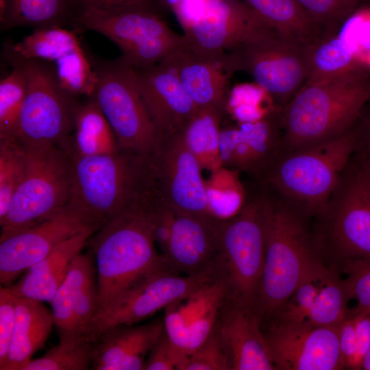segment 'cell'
I'll list each match as a JSON object with an SVG mask.
<instances>
[{"instance_id": "cell-20", "label": "cell", "mask_w": 370, "mask_h": 370, "mask_svg": "<svg viewBox=\"0 0 370 370\" xmlns=\"http://www.w3.org/2000/svg\"><path fill=\"white\" fill-rule=\"evenodd\" d=\"M60 341L88 339L98 306L94 258L80 252L72 261L50 303Z\"/></svg>"}, {"instance_id": "cell-35", "label": "cell", "mask_w": 370, "mask_h": 370, "mask_svg": "<svg viewBox=\"0 0 370 370\" xmlns=\"http://www.w3.org/2000/svg\"><path fill=\"white\" fill-rule=\"evenodd\" d=\"M93 342L88 340L61 341L42 356L32 359L24 370L91 369Z\"/></svg>"}, {"instance_id": "cell-40", "label": "cell", "mask_w": 370, "mask_h": 370, "mask_svg": "<svg viewBox=\"0 0 370 370\" xmlns=\"http://www.w3.org/2000/svg\"><path fill=\"white\" fill-rule=\"evenodd\" d=\"M338 269L347 275L345 280L351 298L358 301L356 306L370 309V259L347 260Z\"/></svg>"}, {"instance_id": "cell-47", "label": "cell", "mask_w": 370, "mask_h": 370, "mask_svg": "<svg viewBox=\"0 0 370 370\" xmlns=\"http://www.w3.org/2000/svg\"><path fill=\"white\" fill-rule=\"evenodd\" d=\"M362 369L370 370V349L365 357Z\"/></svg>"}, {"instance_id": "cell-42", "label": "cell", "mask_w": 370, "mask_h": 370, "mask_svg": "<svg viewBox=\"0 0 370 370\" xmlns=\"http://www.w3.org/2000/svg\"><path fill=\"white\" fill-rule=\"evenodd\" d=\"M188 356L169 338L164 331L151 349L145 370H183Z\"/></svg>"}, {"instance_id": "cell-21", "label": "cell", "mask_w": 370, "mask_h": 370, "mask_svg": "<svg viewBox=\"0 0 370 370\" xmlns=\"http://www.w3.org/2000/svg\"><path fill=\"white\" fill-rule=\"evenodd\" d=\"M227 297L222 281L215 277L208 280L163 310L166 334L190 354L214 331Z\"/></svg>"}, {"instance_id": "cell-19", "label": "cell", "mask_w": 370, "mask_h": 370, "mask_svg": "<svg viewBox=\"0 0 370 370\" xmlns=\"http://www.w3.org/2000/svg\"><path fill=\"white\" fill-rule=\"evenodd\" d=\"M351 299L340 271L320 261L307 273L276 314L285 319L335 326L349 314Z\"/></svg>"}, {"instance_id": "cell-5", "label": "cell", "mask_w": 370, "mask_h": 370, "mask_svg": "<svg viewBox=\"0 0 370 370\" xmlns=\"http://www.w3.org/2000/svg\"><path fill=\"white\" fill-rule=\"evenodd\" d=\"M67 152L71 167L69 204L98 229L154 187L149 160L119 147L97 156Z\"/></svg>"}, {"instance_id": "cell-27", "label": "cell", "mask_w": 370, "mask_h": 370, "mask_svg": "<svg viewBox=\"0 0 370 370\" xmlns=\"http://www.w3.org/2000/svg\"><path fill=\"white\" fill-rule=\"evenodd\" d=\"M96 231L87 229L63 241L6 287L16 297L50 303L72 261Z\"/></svg>"}, {"instance_id": "cell-39", "label": "cell", "mask_w": 370, "mask_h": 370, "mask_svg": "<svg viewBox=\"0 0 370 370\" xmlns=\"http://www.w3.org/2000/svg\"><path fill=\"white\" fill-rule=\"evenodd\" d=\"M267 96L257 84L237 86L230 90L226 110L230 108L233 116L240 123L255 121L277 110L274 108L262 106L264 97Z\"/></svg>"}, {"instance_id": "cell-36", "label": "cell", "mask_w": 370, "mask_h": 370, "mask_svg": "<svg viewBox=\"0 0 370 370\" xmlns=\"http://www.w3.org/2000/svg\"><path fill=\"white\" fill-rule=\"evenodd\" d=\"M10 64L12 71L0 82V138L14 136L27 91L23 68Z\"/></svg>"}, {"instance_id": "cell-24", "label": "cell", "mask_w": 370, "mask_h": 370, "mask_svg": "<svg viewBox=\"0 0 370 370\" xmlns=\"http://www.w3.org/2000/svg\"><path fill=\"white\" fill-rule=\"evenodd\" d=\"M215 330L230 370H275L254 308L227 297Z\"/></svg>"}, {"instance_id": "cell-9", "label": "cell", "mask_w": 370, "mask_h": 370, "mask_svg": "<svg viewBox=\"0 0 370 370\" xmlns=\"http://www.w3.org/2000/svg\"><path fill=\"white\" fill-rule=\"evenodd\" d=\"M23 145L27 153V169L0 223L1 236L47 219L70 201L71 167L69 153L61 145Z\"/></svg>"}, {"instance_id": "cell-4", "label": "cell", "mask_w": 370, "mask_h": 370, "mask_svg": "<svg viewBox=\"0 0 370 370\" xmlns=\"http://www.w3.org/2000/svg\"><path fill=\"white\" fill-rule=\"evenodd\" d=\"M360 129L299 150L280 154L263 184L311 222L324 211L354 154Z\"/></svg>"}, {"instance_id": "cell-46", "label": "cell", "mask_w": 370, "mask_h": 370, "mask_svg": "<svg viewBox=\"0 0 370 370\" xmlns=\"http://www.w3.org/2000/svg\"><path fill=\"white\" fill-rule=\"evenodd\" d=\"M182 0H156L157 7L166 10H173L180 3Z\"/></svg>"}, {"instance_id": "cell-26", "label": "cell", "mask_w": 370, "mask_h": 370, "mask_svg": "<svg viewBox=\"0 0 370 370\" xmlns=\"http://www.w3.org/2000/svg\"><path fill=\"white\" fill-rule=\"evenodd\" d=\"M164 332L162 318L108 328L93 341L91 369L145 370L147 357Z\"/></svg>"}, {"instance_id": "cell-30", "label": "cell", "mask_w": 370, "mask_h": 370, "mask_svg": "<svg viewBox=\"0 0 370 370\" xmlns=\"http://www.w3.org/2000/svg\"><path fill=\"white\" fill-rule=\"evenodd\" d=\"M74 134L62 146L78 156H97L119 148L114 132L95 99L79 103L75 115Z\"/></svg>"}, {"instance_id": "cell-41", "label": "cell", "mask_w": 370, "mask_h": 370, "mask_svg": "<svg viewBox=\"0 0 370 370\" xmlns=\"http://www.w3.org/2000/svg\"><path fill=\"white\" fill-rule=\"evenodd\" d=\"M183 370H230L215 328L199 347L188 354Z\"/></svg>"}, {"instance_id": "cell-12", "label": "cell", "mask_w": 370, "mask_h": 370, "mask_svg": "<svg viewBox=\"0 0 370 370\" xmlns=\"http://www.w3.org/2000/svg\"><path fill=\"white\" fill-rule=\"evenodd\" d=\"M310 48L273 34L227 53L235 71L248 73L281 112L308 79Z\"/></svg>"}, {"instance_id": "cell-25", "label": "cell", "mask_w": 370, "mask_h": 370, "mask_svg": "<svg viewBox=\"0 0 370 370\" xmlns=\"http://www.w3.org/2000/svg\"><path fill=\"white\" fill-rule=\"evenodd\" d=\"M217 221L212 217L174 212L171 233L163 256L180 274H213L217 255Z\"/></svg>"}, {"instance_id": "cell-43", "label": "cell", "mask_w": 370, "mask_h": 370, "mask_svg": "<svg viewBox=\"0 0 370 370\" xmlns=\"http://www.w3.org/2000/svg\"><path fill=\"white\" fill-rule=\"evenodd\" d=\"M16 297L6 286L0 287V369L4 370L14 332Z\"/></svg>"}, {"instance_id": "cell-14", "label": "cell", "mask_w": 370, "mask_h": 370, "mask_svg": "<svg viewBox=\"0 0 370 370\" xmlns=\"http://www.w3.org/2000/svg\"><path fill=\"white\" fill-rule=\"evenodd\" d=\"M149 164L156 190L173 212L214 218L209 209L202 166L183 132L159 137Z\"/></svg>"}, {"instance_id": "cell-33", "label": "cell", "mask_w": 370, "mask_h": 370, "mask_svg": "<svg viewBox=\"0 0 370 370\" xmlns=\"http://www.w3.org/2000/svg\"><path fill=\"white\" fill-rule=\"evenodd\" d=\"M364 66L360 55L345 39L332 35L310 48L305 84L334 78Z\"/></svg>"}, {"instance_id": "cell-13", "label": "cell", "mask_w": 370, "mask_h": 370, "mask_svg": "<svg viewBox=\"0 0 370 370\" xmlns=\"http://www.w3.org/2000/svg\"><path fill=\"white\" fill-rule=\"evenodd\" d=\"M275 370H341L338 328L271 317L261 322Z\"/></svg>"}, {"instance_id": "cell-31", "label": "cell", "mask_w": 370, "mask_h": 370, "mask_svg": "<svg viewBox=\"0 0 370 370\" xmlns=\"http://www.w3.org/2000/svg\"><path fill=\"white\" fill-rule=\"evenodd\" d=\"M72 0H0L3 29L29 26L36 29L73 23Z\"/></svg>"}, {"instance_id": "cell-45", "label": "cell", "mask_w": 370, "mask_h": 370, "mask_svg": "<svg viewBox=\"0 0 370 370\" xmlns=\"http://www.w3.org/2000/svg\"><path fill=\"white\" fill-rule=\"evenodd\" d=\"M356 153L370 176V112L365 118L364 127L360 128L359 140Z\"/></svg>"}, {"instance_id": "cell-22", "label": "cell", "mask_w": 370, "mask_h": 370, "mask_svg": "<svg viewBox=\"0 0 370 370\" xmlns=\"http://www.w3.org/2000/svg\"><path fill=\"white\" fill-rule=\"evenodd\" d=\"M162 60L175 71L198 108L226 109L230 81L236 72L227 52L214 53L198 49L184 36L183 42Z\"/></svg>"}, {"instance_id": "cell-2", "label": "cell", "mask_w": 370, "mask_h": 370, "mask_svg": "<svg viewBox=\"0 0 370 370\" xmlns=\"http://www.w3.org/2000/svg\"><path fill=\"white\" fill-rule=\"evenodd\" d=\"M370 69L305 84L280 112L281 153L323 143L357 125L370 101Z\"/></svg>"}, {"instance_id": "cell-8", "label": "cell", "mask_w": 370, "mask_h": 370, "mask_svg": "<svg viewBox=\"0 0 370 370\" xmlns=\"http://www.w3.org/2000/svg\"><path fill=\"white\" fill-rule=\"evenodd\" d=\"M92 97L109 123L118 146L149 160L159 136L141 96L134 67L121 57L91 62Z\"/></svg>"}, {"instance_id": "cell-18", "label": "cell", "mask_w": 370, "mask_h": 370, "mask_svg": "<svg viewBox=\"0 0 370 370\" xmlns=\"http://www.w3.org/2000/svg\"><path fill=\"white\" fill-rule=\"evenodd\" d=\"M4 50L22 58L50 62L60 84L72 95H92L95 82L92 64L74 31L59 26L38 28L18 42H7Z\"/></svg>"}, {"instance_id": "cell-3", "label": "cell", "mask_w": 370, "mask_h": 370, "mask_svg": "<svg viewBox=\"0 0 370 370\" xmlns=\"http://www.w3.org/2000/svg\"><path fill=\"white\" fill-rule=\"evenodd\" d=\"M262 185L265 257L255 310L261 322L273 315L320 261L310 221Z\"/></svg>"}, {"instance_id": "cell-38", "label": "cell", "mask_w": 370, "mask_h": 370, "mask_svg": "<svg viewBox=\"0 0 370 370\" xmlns=\"http://www.w3.org/2000/svg\"><path fill=\"white\" fill-rule=\"evenodd\" d=\"M328 36L356 10L362 0H295Z\"/></svg>"}, {"instance_id": "cell-15", "label": "cell", "mask_w": 370, "mask_h": 370, "mask_svg": "<svg viewBox=\"0 0 370 370\" xmlns=\"http://www.w3.org/2000/svg\"><path fill=\"white\" fill-rule=\"evenodd\" d=\"M212 278V274H180L166 264L140 279L111 308L95 317L88 338L93 342L108 328L134 325L152 317Z\"/></svg>"}, {"instance_id": "cell-7", "label": "cell", "mask_w": 370, "mask_h": 370, "mask_svg": "<svg viewBox=\"0 0 370 370\" xmlns=\"http://www.w3.org/2000/svg\"><path fill=\"white\" fill-rule=\"evenodd\" d=\"M241 210L217 221L214 275L226 286L227 297L255 310L265 257L263 190L256 182Z\"/></svg>"}, {"instance_id": "cell-17", "label": "cell", "mask_w": 370, "mask_h": 370, "mask_svg": "<svg viewBox=\"0 0 370 370\" xmlns=\"http://www.w3.org/2000/svg\"><path fill=\"white\" fill-rule=\"evenodd\" d=\"M273 34L278 33L243 0H204L184 35L193 47L221 53Z\"/></svg>"}, {"instance_id": "cell-11", "label": "cell", "mask_w": 370, "mask_h": 370, "mask_svg": "<svg viewBox=\"0 0 370 370\" xmlns=\"http://www.w3.org/2000/svg\"><path fill=\"white\" fill-rule=\"evenodd\" d=\"M73 24L109 38L120 49L121 57L135 69L160 62L184 39V34L169 27L154 5L84 9L76 12Z\"/></svg>"}, {"instance_id": "cell-23", "label": "cell", "mask_w": 370, "mask_h": 370, "mask_svg": "<svg viewBox=\"0 0 370 370\" xmlns=\"http://www.w3.org/2000/svg\"><path fill=\"white\" fill-rule=\"evenodd\" d=\"M134 69L138 88L159 137L180 133L199 108L164 60Z\"/></svg>"}, {"instance_id": "cell-16", "label": "cell", "mask_w": 370, "mask_h": 370, "mask_svg": "<svg viewBox=\"0 0 370 370\" xmlns=\"http://www.w3.org/2000/svg\"><path fill=\"white\" fill-rule=\"evenodd\" d=\"M90 224L69 204L47 219L0 236V283L8 286L66 239Z\"/></svg>"}, {"instance_id": "cell-28", "label": "cell", "mask_w": 370, "mask_h": 370, "mask_svg": "<svg viewBox=\"0 0 370 370\" xmlns=\"http://www.w3.org/2000/svg\"><path fill=\"white\" fill-rule=\"evenodd\" d=\"M53 325L52 312L42 301L16 297L14 332L4 370H24L44 346Z\"/></svg>"}, {"instance_id": "cell-10", "label": "cell", "mask_w": 370, "mask_h": 370, "mask_svg": "<svg viewBox=\"0 0 370 370\" xmlns=\"http://www.w3.org/2000/svg\"><path fill=\"white\" fill-rule=\"evenodd\" d=\"M10 64H20L27 91L14 136L25 145H60L73 130L79 105L60 84L54 66L39 59H25L3 49Z\"/></svg>"}, {"instance_id": "cell-29", "label": "cell", "mask_w": 370, "mask_h": 370, "mask_svg": "<svg viewBox=\"0 0 370 370\" xmlns=\"http://www.w3.org/2000/svg\"><path fill=\"white\" fill-rule=\"evenodd\" d=\"M282 36L312 47L330 36L295 0H243Z\"/></svg>"}, {"instance_id": "cell-32", "label": "cell", "mask_w": 370, "mask_h": 370, "mask_svg": "<svg viewBox=\"0 0 370 370\" xmlns=\"http://www.w3.org/2000/svg\"><path fill=\"white\" fill-rule=\"evenodd\" d=\"M225 108H199L183 134L202 168L215 171L221 166L219 140Z\"/></svg>"}, {"instance_id": "cell-6", "label": "cell", "mask_w": 370, "mask_h": 370, "mask_svg": "<svg viewBox=\"0 0 370 370\" xmlns=\"http://www.w3.org/2000/svg\"><path fill=\"white\" fill-rule=\"evenodd\" d=\"M312 227L327 265L370 259V176L356 152Z\"/></svg>"}, {"instance_id": "cell-37", "label": "cell", "mask_w": 370, "mask_h": 370, "mask_svg": "<svg viewBox=\"0 0 370 370\" xmlns=\"http://www.w3.org/2000/svg\"><path fill=\"white\" fill-rule=\"evenodd\" d=\"M239 172L231 169L223 187L206 184L209 209L217 219H227L234 216L245 204L247 190L239 180Z\"/></svg>"}, {"instance_id": "cell-34", "label": "cell", "mask_w": 370, "mask_h": 370, "mask_svg": "<svg viewBox=\"0 0 370 370\" xmlns=\"http://www.w3.org/2000/svg\"><path fill=\"white\" fill-rule=\"evenodd\" d=\"M25 145L15 136L0 138V223L27 169Z\"/></svg>"}, {"instance_id": "cell-44", "label": "cell", "mask_w": 370, "mask_h": 370, "mask_svg": "<svg viewBox=\"0 0 370 370\" xmlns=\"http://www.w3.org/2000/svg\"><path fill=\"white\" fill-rule=\"evenodd\" d=\"M72 1L75 14L84 9L109 10L135 5L157 7L156 0H72Z\"/></svg>"}, {"instance_id": "cell-1", "label": "cell", "mask_w": 370, "mask_h": 370, "mask_svg": "<svg viewBox=\"0 0 370 370\" xmlns=\"http://www.w3.org/2000/svg\"><path fill=\"white\" fill-rule=\"evenodd\" d=\"M154 188L102 225L88 241L98 290L95 317L111 308L140 279L167 264L153 237L160 199Z\"/></svg>"}, {"instance_id": "cell-48", "label": "cell", "mask_w": 370, "mask_h": 370, "mask_svg": "<svg viewBox=\"0 0 370 370\" xmlns=\"http://www.w3.org/2000/svg\"><path fill=\"white\" fill-rule=\"evenodd\" d=\"M363 64L370 69V58H367V60L364 61Z\"/></svg>"}]
</instances>
